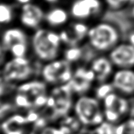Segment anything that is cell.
<instances>
[{
	"label": "cell",
	"mask_w": 134,
	"mask_h": 134,
	"mask_svg": "<svg viewBox=\"0 0 134 134\" xmlns=\"http://www.w3.org/2000/svg\"><path fill=\"white\" fill-rule=\"evenodd\" d=\"M0 44L9 58L29 57L30 47L27 34L19 28H10L3 33Z\"/></svg>",
	"instance_id": "8"
},
{
	"label": "cell",
	"mask_w": 134,
	"mask_h": 134,
	"mask_svg": "<svg viewBox=\"0 0 134 134\" xmlns=\"http://www.w3.org/2000/svg\"><path fill=\"white\" fill-rule=\"evenodd\" d=\"M7 58H8V55L4 51V49L2 46V44H0V63L2 65Z\"/></svg>",
	"instance_id": "30"
},
{
	"label": "cell",
	"mask_w": 134,
	"mask_h": 134,
	"mask_svg": "<svg viewBox=\"0 0 134 134\" xmlns=\"http://www.w3.org/2000/svg\"><path fill=\"white\" fill-rule=\"evenodd\" d=\"M37 63L30 57L8 58L0 68V75L6 82L16 86L37 77Z\"/></svg>",
	"instance_id": "5"
},
{
	"label": "cell",
	"mask_w": 134,
	"mask_h": 134,
	"mask_svg": "<svg viewBox=\"0 0 134 134\" xmlns=\"http://www.w3.org/2000/svg\"><path fill=\"white\" fill-rule=\"evenodd\" d=\"M75 97L89 94L96 84V77L86 65L74 66L72 75L68 83Z\"/></svg>",
	"instance_id": "10"
},
{
	"label": "cell",
	"mask_w": 134,
	"mask_h": 134,
	"mask_svg": "<svg viewBox=\"0 0 134 134\" xmlns=\"http://www.w3.org/2000/svg\"><path fill=\"white\" fill-rule=\"evenodd\" d=\"M55 124H56L60 129H62L65 134L80 133L84 129L79 120L72 113L60 118Z\"/></svg>",
	"instance_id": "19"
},
{
	"label": "cell",
	"mask_w": 134,
	"mask_h": 134,
	"mask_svg": "<svg viewBox=\"0 0 134 134\" xmlns=\"http://www.w3.org/2000/svg\"><path fill=\"white\" fill-rule=\"evenodd\" d=\"M17 2H19L20 4H27L30 2V0H17Z\"/></svg>",
	"instance_id": "31"
},
{
	"label": "cell",
	"mask_w": 134,
	"mask_h": 134,
	"mask_svg": "<svg viewBox=\"0 0 134 134\" xmlns=\"http://www.w3.org/2000/svg\"><path fill=\"white\" fill-rule=\"evenodd\" d=\"M89 27L87 25L82 22L73 23L59 33L62 44L66 47L81 45L85 38H87Z\"/></svg>",
	"instance_id": "13"
},
{
	"label": "cell",
	"mask_w": 134,
	"mask_h": 134,
	"mask_svg": "<svg viewBox=\"0 0 134 134\" xmlns=\"http://www.w3.org/2000/svg\"><path fill=\"white\" fill-rule=\"evenodd\" d=\"M43 17V12L37 5L27 4L23 6L21 15V22L27 27H37Z\"/></svg>",
	"instance_id": "17"
},
{
	"label": "cell",
	"mask_w": 134,
	"mask_h": 134,
	"mask_svg": "<svg viewBox=\"0 0 134 134\" xmlns=\"http://www.w3.org/2000/svg\"><path fill=\"white\" fill-rule=\"evenodd\" d=\"M32 130L25 112L14 113L0 122L1 134H31Z\"/></svg>",
	"instance_id": "11"
},
{
	"label": "cell",
	"mask_w": 134,
	"mask_h": 134,
	"mask_svg": "<svg viewBox=\"0 0 134 134\" xmlns=\"http://www.w3.org/2000/svg\"><path fill=\"white\" fill-rule=\"evenodd\" d=\"M62 42L59 34L53 31L39 29L31 40V51L36 62L44 64L61 57Z\"/></svg>",
	"instance_id": "3"
},
{
	"label": "cell",
	"mask_w": 134,
	"mask_h": 134,
	"mask_svg": "<svg viewBox=\"0 0 134 134\" xmlns=\"http://www.w3.org/2000/svg\"><path fill=\"white\" fill-rule=\"evenodd\" d=\"M75 96L68 84L49 88L45 106L40 110L48 123H55L60 118L72 113Z\"/></svg>",
	"instance_id": "2"
},
{
	"label": "cell",
	"mask_w": 134,
	"mask_h": 134,
	"mask_svg": "<svg viewBox=\"0 0 134 134\" xmlns=\"http://www.w3.org/2000/svg\"><path fill=\"white\" fill-rule=\"evenodd\" d=\"M122 31L118 25L102 19L100 22L89 28L87 44L95 52H109L120 43Z\"/></svg>",
	"instance_id": "4"
},
{
	"label": "cell",
	"mask_w": 134,
	"mask_h": 134,
	"mask_svg": "<svg viewBox=\"0 0 134 134\" xmlns=\"http://www.w3.org/2000/svg\"><path fill=\"white\" fill-rule=\"evenodd\" d=\"M12 19V9L9 6L0 4V24L9 23Z\"/></svg>",
	"instance_id": "28"
},
{
	"label": "cell",
	"mask_w": 134,
	"mask_h": 134,
	"mask_svg": "<svg viewBox=\"0 0 134 134\" xmlns=\"http://www.w3.org/2000/svg\"><path fill=\"white\" fill-rule=\"evenodd\" d=\"M2 65V64H1V63H0V68H1V66Z\"/></svg>",
	"instance_id": "34"
},
{
	"label": "cell",
	"mask_w": 134,
	"mask_h": 134,
	"mask_svg": "<svg viewBox=\"0 0 134 134\" xmlns=\"http://www.w3.org/2000/svg\"><path fill=\"white\" fill-rule=\"evenodd\" d=\"M96 77V82H105L113 75V65L109 58L105 56H96L90 60L88 65Z\"/></svg>",
	"instance_id": "16"
},
{
	"label": "cell",
	"mask_w": 134,
	"mask_h": 134,
	"mask_svg": "<svg viewBox=\"0 0 134 134\" xmlns=\"http://www.w3.org/2000/svg\"><path fill=\"white\" fill-rule=\"evenodd\" d=\"M83 134H115V126L113 124L103 121L101 124L89 129H83Z\"/></svg>",
	"instance_id": "22"
},
{
	"label": "cell",
	"mask_w": 134,
	"mask_h": 134,
	"mask_svg": "<svg viewBox=\"0 0 134 134\" xmlns=\"http://www.w3.org/2000/svg\"><path fill=\"white\" fill-rule=\"evenodd\" d=\"M108 58L119 69H131L134 67V46L127 42H120L110 51Z\"/></svg>",
	"instance_id": "12"
},
{
	"label": "cell",
	"mask_w": 134,
	"mask_h": 134,
	"mask_svg": "<svg viewBox=\"0 0 134 134\" xmlns=\"http://www.w3.org/2000/svg\"><path fill=\"white\" fill-rule=\"evenodd\" d=\"M47 2H57L58 0H46Z\"/></svg>",
	"instance_id": "32"
},
{
	"label": "cell",
	"mask_w": 134,
	"mask_h": 134,
	"mask_svg": "<svg viewBox=\"0 0 134 134\" xmlns=\"http://www.w3.org/2000/svg\"><path fill=\"white\" fill-rule=\"evenodd\" d=\"M110 83L114 90L126 96L134 95V70L119 69L113 74Z\"/></svg>",
	"instance_id": "14"
},
{
	"label": "cell",
	"mask_w": 134,
	"mask_h": 134,
	"mask_svg": "<svg viewBox=\"0 0 134 134\" xmlns=\"http://www.w3.org/2000/svg\"><path fill=\"white\" fill-rule=\"evenodd\" d=\"M16 110L12 100V96L0 98V122L15 113Z\"/></svg>",
	"instance_id": "23"
},
{
	"label": "cell",
	"mask_w": 134,
	"mask_h": 134,
	"mask_svg": "<svg viewBox=\"0 0 134 134\" xmlns=\"http://www.w3.org/2000/svg\"><path fill=\"white\" fill-rule=\"evenodd\" d=\"M31 134H65L55 123L47 124L40 129H34Z\"/></svg>",
	"instance_id": "26"
},
{
	"label": "cell",
	"mask_w": 134,
	"mask_h": 134,
	"mask_svg": "<svg viewBox=\"0 0 134 134\" xmlns=\"http://www.w3.org/2000/svg\"><path fill=\"white\" fill-rule=\"evenodd\" d=\"M103 4L101 0H77L72 6L71 13L76 18L86 19L91 15L101 14Z\"/></svg>",
	"instance_id": "15"
},
{
	"label": "cell",
	"mask_w": 134,
	"mask_h": 134,
	"mask_svg": "<svg viewBox=\"0 0 134 134\" xmlns=\"http://www.w3.org/2000/svg\"><path fill=\"white\" fill-rule=\"evenodd\" d=\"M49 87L40 77L16 85L12 100L16 110L26 112L41 110L46 105Z\"/></svg>",
	"instance_id": "1"
},
{
	"label": "cell",
	"mask_w": 134,
	"mask_h": 134,
	"mask_svg": "<svg viewBox=\"0 0 134 134\" xmlns=\"http://www.w3.org/2000/svg\"><path fill=\"white\" fill-rule=\"evenodd\" d=\"M127 35V42L134 46V27L130 28L126 32Z\"/></svg>",
	"instance_id": "29"
},
{
	"label": "cell",
	"mask_w": 134,
	"mask_h": 134,
	"mask_svg": "<svg viewBox=\"0 0 134 134\" xmlns=\"http://www.w3.org/2000/svg\"><path fill=\"white\" fill-rule=\"evenodd\" d=\"M91 48L88 44L79 45L75 47H65L63 49L61 58L72 64L73 66L78 65H84L82 62L88 58V52L91 50Z\"/></svg>",
	"instance_id": "18"
},
{
	"label": "cell",
	"mask_w": 134,
	"mask_h": 134,
	"mask_svg": "<svg viewBox=\"0 0 134 134\" xmlns=\"http://www.w3.org/2000/svg\"><path fill=\"white\" fill-rule=\"evenodd\" d=\"M101 105L104 120L111 124L118 122L130 109L129 100L115 92L107 96Z\"/></svg>",
	"instance_id": "9"
},
{
	"label": "cell",
	"mask_w": 134,
	"mask_h": 134,
	"mask_svg": "<svg viewBox=\"0 0 134 134\" xmlns=\"http://www.w3.org/2000/svg\"><path fill=\"white\" fill-rule=\"evenodd\" d=\"M74 66L63 58L42 64L39 77L49 88L68 84L71 79Z\"/></svg>",
	"instance_id": "7"
},
{
	"label": "cell",
	"mask_w": 134,
	"mask_h": 134,
	"mask_svg": "<svg viewBox=\"0 0 134 134\" xmlns=\"http://www.w3.org/2000/svg\"><path fill=\"white\" fill-rule=\"evenodd\" d=\"M106 11L119 12L134 5V0H103Z\"/></svg>",
	"instance_id": "21"
},
{
	"label": "cell",
	"mask_w": 134,
	"mask_h": 134,
	"mask_svg": "<svg viewBox=\"0 0 134 134\" xmlns=\"http://www.w3.org/2000/svg\"><path fill=\"white\" fill-rule=\"evenodd\" d=\"M72 134H83L82 132H80V133H72Z\"/></svg>",
	"instance_id": "33"
},
{
	"label": "cell",
	"mask_w": 134,
	"mask_h": 134,
	"mask_svg": "<svg viewBox=\"0 0 134 134\" xmlns=\"http://www.w3.org/2000/svg\"><path fill=\"white\" fill-rule=\"evenodd\" d=\"M72 113L84 129L93 128L105 121L101 103L90 94L75 97Z\"/></svg>",
	"instance_id": "6"
},
{
	"label": "cell",
	"mask_w": 134,
	"mask_h": 134,
	"mask_svg": "<svg viewBox=\"0 0 134 134\" xmlns=\"http://www.w3.org/2000/svg\"><path fill=\"white\" fill-rule=\"evenodd\" d=\"M93 95L100 101H102L103 99L110 93H113L115 90L110 82H103L98 83L93 88Z\"/></svg>",
	"instance_id": "24"
},
{
	"label": "cell",
	"mask_w": 134,
	"mask_h": 134,
	"mask_svg": "<svg viewBox=\"0 0 134 134\" xmlns=\"http://www.w3.org/2000/svg\"><path fill=\"white\" fill-rule=\"evenodd\" d=\"M68 18V13L60 8L53 9L45 16L47 23L51 26H60L65 23Z\"/></svg>",
	"instance_id": "20"
},
{
	"label": "cell",
	"mask_w": 134,
	"mask_h": 134,
	"mask_svg": "<svg viewBox=\"0 0 134 134\" xmlns=\"http://www.w3.org/2000/svg\"><path fill=\"white\" fill-rule=\"evenodd\" d=\"M16 86L7 82L0 75V98L12 96Z\"/></svg>",
	"instance_id": "27"
},
{
	"label": "cell",
	"mask_w": 134,
	"mask_h": 134,
	"mask_svg": "<svg viewBox=\"0 0 134 134\" xmlns=\"http://www.w3.org/2000/svg\"><path fill=\"white\" fill-rule=\"evenodd\" d=\"M115 134H134V118L126 119L115 126Z\"/></svg>",
	"instance_id": "25"
}]
</instances>
